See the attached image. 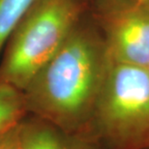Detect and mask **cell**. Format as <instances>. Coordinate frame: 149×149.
<instances>
[{
	"label": "cell",
	"mask_w": 149,
	"mask_h": 149,
	"mask_svg": "<svg viewBox=\"0 0 149 149\" xmlns=\"http://www.w3.org/2000/svg\"><path fill=\"white\" fill-rule=\"evenodd\" d=\"M86 15L22 91L28 114L84 136L111 63L99 29Z\"/></svg>",
	"instance_id": "1"
},
{
	"label": "cell",
	"mask_w": 149,
	"mask_h": 149,
	"mask_svg": "<svg viewBox=\"0 0 149 149\" xmlns=\"http://www.w3.org/2000/svg\"><path fill=\"white\" fill-rule=\"evenodd\" d=\"M89 0H36L6 42L0 82L23 91L87 14Z\"/></svg>",
	"instance_id": "2"
},
{
	"label": "cell",
	"mask_w": 149,
	"mask_h": 149,
	"mask_svg": "<svg viewBox=\"0 0 149 149\" xmlns=\"http://www.w3.org/2000/svg\"><path fill=\"white\" fill-rule=\"evenodd\" d=\"M86 136L101 149H149V76L111 60Z\"/></svg>",
	"instance_id": "3"
},
{
	"label": "cell",
	"mask_w": 149,
	"mask_h": 149,
	"mask_svg": "<svg viewBox=\"0 0 149 149\" xmlns=\"http://www.w3.org/2000/svg\"><path fill=\"white\" fill-rule=\"evenodd\" d=\"M88 13L111 61L146 68L149 7L136 0H89Z\"/></svg>",
	"instance_id": "4"
},
{
	"label": "cell",
	"mask_w": 149,
	"mask_h": 149,
	"mask_svg": "<svg viewBox=\"0 0 149 149\" xmlns=\"http://www.w3.org/2000/svg\"><path fill=\"white\" fill-rule=\"evenodd\" d=\"M19 130L22 149H101L89 136L68 133L28 113Z\"/></svg>",
	"instance_id": "5"
},
{
	"label": "cell",
	"mask_w": 149,
	"mask_h": 149,
	"mask_svg": "<svg viewBox=\"0 0 149 149\" xmlns=\"http://www.w3.org/2000/svg\"><path fill=\"white\" fill-rule=\"evenodd\" d=\"M26 115L23 92L0 82V133L16 126Z\"/></svg>",
	"instance_id": "6"
},
{
	"label": "cell",
	"mask_w": 149,
	"mask_h": 149,
	"mask_svg": "<svg viewBox=\"0 0 149 149\" xmlns=\"http://www.w3.org/2000/svg\"><path fill=\"white\" fill-rule=\"evenodd\" d=\"M36 0H0V55L6 42Z\"/></svg>",
	"instance_id": "7"
},
{
	"label": "cell",
	"mask_w": 149,
	"mask_h": 149,
	"mask_svg": "<svg viewBox=\"0 0 149 149\" xmlns=\"http://www.w3.org/2000/svg\"><path fill=\"white\" fill-rule=\"evenodd\" d=\"M19 123L0 134V149H22Z\"/></svg>",
	"instance_id": "8"
},
{
	"label": "cell",
	"mask_w": 149,
	"mask_h": 149,
	"mask_svg": "<svg viewBox=\"0 0 149 149\" xmlns=\"http://www.w3.org/2000/svg\"><path fill=\"white\" fill-rule=\"evenodd\" d=\"M136 1L141 2V3H147V2H149V0H136Z\"/></svg>",
	"instance_id": "9"
},
{
	"label": "cell",
	"mask_w": 149,
	"mask_h": 149,
	"mask_svg": "<svg viewBox=\"0 0 149 149\" xmlns=\"http://www.w3.org/2000/svg\"><path fill=\"white\" fill-rule=\"evenodd\" d=\"M145 69H146V71H147V73H148V76H149V64H148V66L145 68Z\"/></svg>",
	"instance_id": "10"
},
{
	"label": "cell",
	"mask_w": 149,
	"mask_h": 149,
	"mask_svg": "<svg viewBox=\"0 0 149 149\" xmlns=\"http://www.w3.org/2000/svg\"><path fill=\"white\" fill-rule=\"evenodd\" d=\"M144 4H146V5L148 6V7H149V2H147V3H144Z\"/></svg>",
	"instance_id": "11"
},
{
	"label": "cell",
	"mask_w": 149,
	"mask_h": 149,
	"mask_svg": "<svg viewBox=\"0 0 149 149\" xmlns=\"http://www.w3.org/2000/svg\"><path fill=\"white\" fill-rule=\"evenodd\" d=\"M1 133H2V132H1ZM1 133H0V134H1Z\"/></svg>",
	"instance_id": "12"
},
{
	"label": "cell",
	"mask_w": 149,
	"mask_h": 149,
	"mask_svg": "<svg viewBox=\"0 0 149 149\" xmlns=\"http://www.w3.org/2000/svg\"></svg>",
	"instance_id": "13"
}]
</instances>
